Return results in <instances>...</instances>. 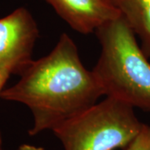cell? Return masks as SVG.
<instances>
[{
  "mask_svg": "<svg viewBox=\"0 0 150 150\" xmlns=\"http://www.w3.org/2000/svg\"><path fill=\"white\" fill-rule=\"evenodd\" d=\"M19 76L0 98L29 108L33 119L30 135L52 131L104 96L93 70L84 67L76 44L66 33L49 54L33 59Z\"/></svg>",
  "mask_w": 150,
  "mask_h": 150,
  "instance_id": "obj_1",
  "label": "cell"
},
{
  "mask_svg": "<svg viewBox=\"0 0 150 150\" xmlns=\"http://www.w3.org/2000/svg\"><path fill=\"white\" fill-rule=\"evenodd\" d=\"M101 52L93 72L104 96L150 111V61L122 15L96 32Z\"/></svg>",
  "mask_w": 150,
  "mask_h": 150,
  "instance_id": "obj_2",
  "label": "cell"
},
{
  "mask_svg": "<svg viewBox=\"0 0 150 150\" xmlns=\"http://www.w3.org/2000/svg\"><path fill=\"white\" fill-rule=\"evenodd\" d=\"M134 109L123 101L106 97L52 131L64 150L124 149L144 125Z\"/></svg>",
  "mask_w": 150,
  "mask_h": 150,
  "instance_id": "obj_3",
  "label": "cell"
},
{
  "mask_svg": "<svg viewBox=\"0 0 150 150\" xmlns=\"http://www.w3.org/2000/svg\"><path fill=\"white\" fill-rule=\"evenodd\" d=\"M38 38L37 23L26 8L0 18V93L11 75H19L31 63Z\"/></svg>",
  "mask_w": 150,
  "mask_h": 150,
  "instance_id": "obj_4",
  "label": "cell"
},
{
  "mask_svg": "<svg viewBox=\"0 0 150 150\" xmlns=\"http://www.w3.org/2000/svg\"><path fill=\"white\" fill-rule=\"evenodd\" d=\"M75 31L95 33L121 15L110 0H44Z\"/></svg>",
  "mask_w": 150,
  "mask_h": 150,
  "instance_id": "obj_5",
  "label": "cell"
},
{
  "mask_svg": "<svg viewBox=\"0 0 150 150\" xmlns=\"http://www.w3.org/2000/svg\"><path fill=\"white\" fill-rule=\"evenodd\" d=\"M139 38L142 48L150 58V0H110Z\"/></svg>",
  "mask_w": 150,
  "mask_h": 150,
  "instance_id": "obj_6",
  "label": "cell"
},
{
  "mask_svg": "<svg viewBox=\"0 0 150 150\" xmlns=\"http://www.w3.org/2000/svg\"><path fill=\"white\" fill-rule=\"evenodd\" d=\"M123 150H150V124H144L138 136Z\"/></svg>",
  "mask_w": 150,
  "mask_h": 150,
  "instance_id": "obj_7",
  "label": "cell"
},
{
  "mask_svg": "<svg viewBox=\"0 0 150 150\" xmlns=\"http://www.w3.org/2000/svg\"><path fill=\"white\" fill-rule=\"evenodd\" d=\"M18 150H44L41 147H37L30 144H23L21 145Z\"/></svg>",
  "mask_w": 150,
  "mask_h": 150,
  "instance_id": "obj_8",
  "label": "cell"
},
{
  "mask_svg": "<svg viewBox=\"0 0 150 150\" xmlns=\"http://www.w3.org/2000/svg\"><path fill=\"white\" fill-rule=\"evenodd\" d=\"M0 150H3V149H2V144H1V137H0Z\"/></svg>",
  "mask_w": 150,
  "mask_h": 150,
  "instance_id": "obj_9",
  "label": "cell"
}]
</instances>
